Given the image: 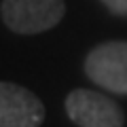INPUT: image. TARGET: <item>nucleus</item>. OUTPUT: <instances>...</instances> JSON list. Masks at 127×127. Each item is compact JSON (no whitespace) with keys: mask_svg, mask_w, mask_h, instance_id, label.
<instances>
[{"mask_svg":"<svg viewBox=\"0 0 127 127\" xmlns=\"http://www.w3.org/2000/svg\"><path fill=\"white\" fill-rule=\"evenodd\" d=\"M64 13V0H2V19L17 34L45 32L57 26Z\"/></svg>","mask_w":127,"mask_h":127,"instance_id":"1","label":"nucleus"},{"mask_svg":"<svg viewBox=\"0 0 127 127\" xmlns=\"http://www.w3.org/2000/svg\"><path fill=\"white\" fill-rule=\"evenodd\" d=\"M85 72L102 89L127 95V40H110L89 51Z\"/></svg>","mask_w":127,"mask_h":127,"instance_id":"2","label":"nucleus"},{"mask_svg":"<svg viewBox=\"0 0 127 127\" xmlns=\"http://www.w3.org/2000/svg\"><path fill=\"white\" fill-rule=\"evenodd\" d=\"M66 112L78 127H123V108L104 93L74 89L66 97Z\"/></svg>","mask_w":127,"mask_h":127,"instance_id":"3","label":"nucleus"},{"mask_svg":"<svg viewBox=\"0 0 127 127\" xmlns=\"http://www.w3.org/2000/svg\"><path fill=\"white\" fill-rule=\"evenodd\" d=\"M45 106L36 95L15 83H0V127H40Z\"/></svg>","mask_w":127,"mask_h":127,"instance_id":"4","label":"nucleus"},{"mask_svg":"<svg viewBox=\"0 0 127 127\" xmlns=\"http://www.w3.org/2000/svg\"><path fill=\"white\" fill-rule=\"evenodd\" d=\"M102 2H104L112 13L125 15V17H127V0H102Z\"/></svg>","mask_w":127,"mask_h":127,"instance_id":"5","label":"nucleus"}]
</instances>
